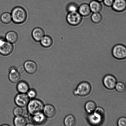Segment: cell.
Listing matches in <instances>:
<instances>
[{
	"mask_svg": "<svg viewBox=\"0 0 126 126\" xmlns=\"http://www.w3.org/2000/svg\"><path fill=\"white\" fill-rule=\"evenodd\" d=\"M112 55L118 60L126 59V46L124 44H118L114 46L112 50Z\"/></svg>",
	"mask_w": 126,
	"mask_h": 126,
	"instance_id": "6",
	"label": "cell"
},
{
	"mask_svg": "<svg viewBox=\"0 0 126 126\" xmlns=\"http://www.w3.org/2000/svg\"><path fill=\"white\" fill-rule=\"evenodd\" d=\"M17 71L20 74H23L25 72V70L24 66H19V67L17 69Z\"/></svg>",
	"mask_w": 126,
	"mask_h": 126,
	"instance_id": "32",
	"label": "cell"
},
{
	"mask_svg": "<svg viewBox=\"0 0 126 126\" xmlns=\"http://www.w3.org/2000/svg\"><path fill=\"white\" fill-rule=\"evenodd\" d=\"M117 80L115 76L111 74H108L104 77L103 79L104 86L107 89L113 90L115 88Z\"/></svg>",
	"mask_w": 126,
	"mask_h": 126,
	"instance_id": "8",
	"label": "cell"
},
{
	"mask_svg": "<svg viewBox=\"0 0 126 126\" xmlns=\"http://www.w3.org/2000/svg\"><path fill=\"white\" fill-rule=\"evenodd\" d=\"M16 88L19 93L26 94L29 89L28 83L24 81H19L17 83Z\"/></svg>",
	"mask_w": 126,
	"mask_h": 126,
	"instance_id": "19",
	"label": "cell"
},
{
	"mask_svg": "<svg viewBox=\"0 0 126 126\" xmlns=\"http://www.w3.org/2000/svg\"><path fill=\"white\" fill-rule=\"evenodd\" d=\"M13 44L7 41L5 38L0 37V54L3 56L10 55L14 50Z\"/></svg>",
	"mask_w": 126,
	"mask_h": 126,
	"instance_id": "7",
	"label": "cell"
},
{
	"mask_svg": "<svg viewBox=\"0 0 126 126\" xmlns=\"http://www.w3.org/2000/svg\"><path fill=\"white\" fill-rule=\"evenodd\" d=\"M23 66L25 72L30 75L35 74L37 71V65L36 63L32 60H28L25 61Z\"/></svg>",
	"mask_w": 126,
	"mask_h": 126,
	"instance_id": "10",
	"label": "cell"
},
{
	"mask_svg": "<svg viewBox=\"0 0 126 126\" xmlns=\"http://www.w3.org/2000/svg\"><path fill=\"white\" fill-rule=\"evenodd\" d=\"M27 94L30 99L35 98L37 94L36 91L34 89H29L27 92Z\"/></svg>",
	"mask_w": 126,
	"mask_h": 126,
	"instance_id": "29",
	"label": "cell"
},
{
	"mask_svg": "<svg viewBox=\"0 0 126 126\" xmlns=\"http://www.w3.org/2000/svg\"><path fill=\"white\" fill-rule=\"evenodd\" d=\"M115 88L118 92L120 93L124 92L126 89V86L124 83L122 82H117Z\"/></svg>",
	"mask_w": 126,
	"mask_h": 126,
	"instance_id": "28",
	"label": "cell"
},
{
	"mask_svg": "<svg viewBox=\"0 0 126 126\" xmlns=\"http://www.w3.org/2000/svg\"><path fill=\"white\" fill-rule=\"evenodd\" d=\"M95 0L98 1L100 2H103L104 0Z\"/></svg>",
	"mask_w": 126,
	"mask_h": 126,
	"instance_id": "34",
	"label": "cell"
},
{
	"mask_svg": "<svg viewBox=\"0 0 126 126\" xmlns=\"http://www.w3.org/2000/svg\"><path fill=\"white\" fill-rule=\"evenodd\" d=\"M113 10L118 13H122L126 10V0H114L112 6Z\"/></svg>",
	"mask_w": 126,
	"mask_h": 126,
	"instance_id": "12",
	"label": "cell"
},
{
	"mask_svg": "<svg viewBox=\"0 0 126 126\" xmlns=\"http://www.w3.org/2000/svg\"><path fill=\"white\" fill-rule=\"evenodd\" d=\"M105 116V113L95 110L93 113L88 114L87 121L91 125H100L103 123L104 120Z\"/></svg>",
	"mask_w": 126,
	"mask_h": 126,
	"instance_id": "4",
	"label": "cell"
},
{
	"mask_svg": "<svg viewBox=\"0 0 126 126\" xmlns=\"http://www.w3.org/2000/svg\"><path fill=\"white\" fill-rule=\"evenodd\" d=\"M97 107V104L94 102L90 101L86 102L85 105V109L88 114L93 113Z\"/></svg>",
	"mask_w": 126,
	"mask_h": 126,
	"instance_id": "21",
	"label": "cell"
},
{
	"mask_svg": "<svg viewBox=\"0 0 126 126\" xmlns=\"http://www.w3.org/2000/svg\"><path fill=\"white\" fill-rule=\"evenodd\" d=\"M92 90L90 84L86 81H83L79 84L73 93L75 96L85 97L90 93Z\"/></svg>",
	"mask_w": 126,
	"mask_h": 126,
	"instance_id": "3",
	"label": "cell"
},
{
	"mask_svg": "<svg viewBox=\"0 0 126 126\" xmlns=\"http://www.w3.org/2000/svg\"><path fill=\"white\" fill-rule=\"evenodd\" d=\"M30 100L27 94L19 93L16 95L14 98V102L17 106L23 107H27Z\"/></svg>",
	"mask_w": 126,
	"mask_h": 126,
	"instance_id": "9",
	"label": "cell"
},
{
	"mask_svg": "<svg viewBox=\"0 0 126 126\" xmlns=\"http://www.w3.org/2000/svg\"><path fill=\"white\" fill-rule=\"evenodd\" d=\"M2 126H10L9 125H7V124H4V125H2Z\"/></svg>",
	"mask_w": 126,
	"mask_h": 126,
	"instance_id": "35",
	"label": "cell"
},
{
	"mask_svg": "<svg viewBox=\"0 0 126 126\" xmlns=\"http://www.w3.org/2000/svg\"><path fill=\"white\" fill-rule=\"evenodd\" d=\"M18 38L17 33L14 31H11L6 33L5 39L7 41L13 44L17 42Z\"/></svg>",
	"mask_w": 126,
	"mask_h": 126,
	"instance_id": "18",
	"label": "cell"
},
{
	"mask_svg": "<svg viewBox=\"0 0 126 126\" xmlns=\"http://www.w3.org/2000/svg\"><path fill=\"white\" fill-rule=\"evenodd\" d=\"M0 20L2 23L5 24H9L12 21V16L11 13L5 12L1 15Z\"/></svg>",
	"mask_w": 126,
	"mask_h": 126,
	"instance_id": "25",
	"label": "cell"
},
{
	"mask_svg": "<svg viewBox=\"0 0 126 126\" xmlns=\"http://www.w3.org/2000/svg\"><path fill=\"white\" fill-rule=\"evenodd\" d=\"M13 123L15 126H25L27 124V120L23 116L15 117L13 119Z\"/></svg>",
	"mask_w": 126,
	"mask_h": 126,
	"instance_id": "22",
	"label": "cell"
},
{
	"mask_svg": "<svg viewBox=\"0 0 126 126\" xmlns=\"http://www.w3.org/2000/svg\"><path fill=\"white\" fill-rule=\"evenodd\" d=\"M42 111L47 118H54L56 113V110L55 107L53 105L50 104L44 105Z\"/></svg>",
	"mask_w": 126,
	"mask_h": 126,
	"instance_id": "14",
	"label": "cell"
},
{
	"mask_svg": "<svg viewBox=\"0 0 126 126\" xmlns=\"http://www.w3.org/2000/svg\"><path fill=\"white\" fill-rule=\"evenodd\" d=\"M41 45L43 47L48 48L53 45V41L52 38L49 35H44L39 42Z\"/></svg>",
	"mask_w": 126,
	"mask_h": 126,
	"instance_id": "20",
	"label": "cell"
},
{
	"mask_svg": "<svg viewBox=\"0 0 126 126\" xmlns=\"http://www.w3.org/2000/svg\"><path fill=\"white\" fill-rule=\"evenodd\" d=\"M79 6L74 2H70L66 6V11L67 13L78 12Z\"/></svg>",
	"mask_w": 126,
	"mask_h": 126,
	"instance_id": "26",
	"label": "cell"
},
{
	"mask_svg": "<svg viewBox=\"0 0 126 126\" xmlns=\"http://www.w3.org/2000/svg\"><path fill=\"white\" fill-rule=\"evenodd\" d=\"M114 0H104L103 2L104 4L108 7H111L113 5Z\"/></svg>",
	"mask_w": 126,
	"mask_h": 126,
	"instance_id": "31",
	"label": "cell"
},
{
	"mask_svg": "<svg viewBox=\"0 0 126 126\" xmlns=\"http://www.w3.org/2000/svg\"><path fill=\"white\" fill-rule=\"evenodd\" d=\"M45 35V32L42 28L40 27H36L32 31V36L35 41L39 42Z\"/></svg>",
	"mask_w": 126,
	"mask_h": 126,
	"instance_id": "15",
	"label": "cell"
},
{
	"mask_svg": "<svg viewBox=\"0 0 126 126\" xmlns=\"http://www.w3.org/2000/svg\"><path fill=\"white\" fill-rule=\"evenodd\" d=\"M78 12L83 17H88L92 13L89 4L85 3L79 6Z\"/></svg>",
	"mask_w": 126,
	"mask_h": 126,
	"instance_id": "16",
	"label": "cell"
},
{
	"mask_svg": "<svg viewBox=\"0 0 126 126\" xmlns=\"http://www.w3.org/2000/svg\"><path fill=\"white\" fill-rule=\"evenodd\" d=\"M64 124L66 126H74L76 123V118L72 114H69L65 117L64 121Z\"/></svg>",
	"mask_w": 126,
	"mask_h": 126,
	"instance_id": "23",
	"label": "cell"
},
{
	"mask_svg": "<svg viewBox=\"0 0 126 126\" xmlns=\"http://www.w3.org/2000/svg\"><path fill=\"white\" fill-rule=\"evenodd\" d=\"M32 116V122L35 126L42 125L46 121L47 118L43 112H38Z\"/></svg>",
	"mask_w": 126,
	"mask_h": 126,
	"instance_id": "11",
	"label": "cell"
},
{
	"mask_svg": "<svg viewBox=\"0 0 126 126\" xmlns=\"http://www.w3.org/2000/svg\"><path fill=\"white\" fill-rule=\"evenodd\" d=\"M24 111L22 107L17 106L13 110V114L15 116H23Z\"/></svg>",
	"mask_w": 126,
	"mask_h": 126,
	"instance_id": "27",
	"label": "cell"
},
{
	"mask_svg": "<svg viewBox=\"0 0 126 126\" xmlns=\"http://www.w3.org/2000/svg\"><path fill=\"white\" fill-rule=\"evenodd\" d=\"M21 78L20 74L15 67H12L10 69L8 79L11 82L13 83L19 82Z\"/></svg>",
	"mask_w": 126,
	"mask_h": 126,
	"instance_id": "13",
	"label": "cell"
},
{
	"mask_svg": "<svg viewBox=\"0 0 126 126\" xmlns=\"http://www.w3.org/2000/svg\"><path fill=\"white\" fill-rule=\"evenodd\" d=\"M89 5L92 13L101 12L103 9V6L101 2L95 0H92L90 1Z\"/></svg>",
	"mask_w": 126,
	"mask_h": 126,
	"instance_id": "17",
	"label": "cell"
},
{
	"mask_svg": "<svg viewBox=\"0 0 126 126\" xmlns=\"http://www.w3.org/2000/svg\"><path fill=\"white\" fill-rule=\"evenodd\" d=\"M44 106V102L41 100L33 99L30 100L27 105V110L32 115L38 112H42Z\"/></svg>",
	"mask_w": 126,
	"mask_h": 126,
	"instance_id": "2",
	"label": "cell"
},
{
	"mask_svg": "<svg viewBox=\"0 0 126 126\" xmlns=\"http://www.w3.org/2000/svg\"><path fill=\"white\" fill-rule=\"evenodd\" d=\"M83 17L78 12L68 13L66 16L67 22L72 27H76L82 23Z\"/></svg>",
	"mask_w": 126,
	"mask_h": 126,
	"instance_id": "5",
	"label": "cell"
},
{
	"mask_svg": "<svg viewBox=\"0 0 126 126\" xmlns=\"http://www.w3.org/2000/svg\"><path fill=\"white\" fill-rule=\"evenodd\" d=\"M35 126L33 123H27L26 126Z\"/></svg>",
	"mask_w": 126,
	"mask_h": 126,
	"instance_id": "33",
	"label": "cell"
},
{
	"mask_svg": "<svg viewBox=\"0 0 126 126\" xmlns=\"http://www.w3.org/2000/svg\"><path fill=\"white\" fill-rule=\"evenodd\" d=\"M90 18L92 23L95 24H98L102 22L103 17L101 12H96L92 13Z\"/></svg>",
	"mask_w": 126,
	"mask_h": 126,
	"instance_id": "24",
	"label": "cell"
},
{
	"mask_svg": "<svg viewBox=\"0 0 126 126\" xmlns=\"http://www.w3.org/2000/svg\"><path fill=\"white\" fill-rule=\"evenodd\" d=\"M12 21L17 24H21L26 20L28 14L25 9L21 6H16L12 9L11 12Z\"/></svg>",
	"mask_w": 126,
	"mask_h": 126,
	"instance_id": "1",
	"label": "cell"
},
{
	"mask_svg": "<svg viewBox=\"0 0 126 126\" xmlns=\"http://www.w3.org/2000/svg\"><path fill=\"white\" fill-rule=\"evenodd\" d=\"M117 124L119 126H126V117H121L118 119Z\"/></svg>",
	"mask_w": 126,
	"mask_h": 126,
	"instance_id": "30",
	"label": "cell"
}]
</instances>
